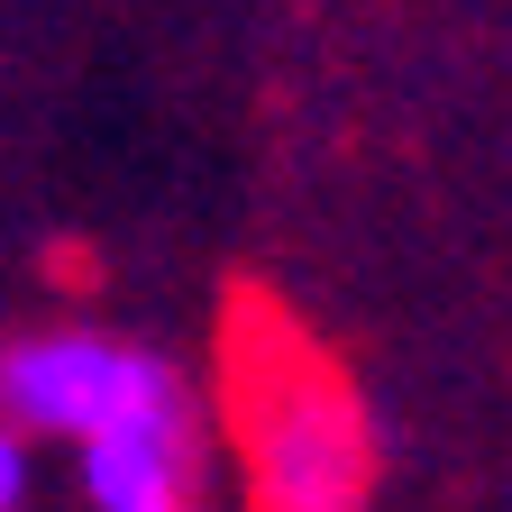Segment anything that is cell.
I'll return each instance as SVG.
<instances>
[{
  "mask_svg": "<svg viewBox=\"0 0 512 512\" xmlns=\"http://www.w3.org/2000/svg\"><path fill=\"white\" fill-rule=\"evenodd\" d=\"M229 430L256 512H366L375 494V430L348 394V375L293 330L238 339L229 366Z\"/></svg>",
  "mask_w": 512,
  "mask_h": 512,
  "instance_id": "cell-1",
  "label": "cell"
},
{
  "mask_svg": "<svg viewBox=\"0 0 512 512\" xmlns=\"http://www.w3.org/2000/svg\"><path fill=\"white\" fill-rule=\"evenodd\" d=\"M74 494L83 512H202V421H192V394L101 430L74 448Z\"/></svg>",
  "mask_w": 512,
  "mask_h": 512,
  "instance_id": "cell-3",
  "label": "cell"
},
{
  "mask_svg": "<svg viewBox=\"0 0 512 512\" xmlns=\"http://www.w3.org/2000/svg\"><path fill=\"white\" fill-rule=\"evenodd\" d=\"M165 403H183V375L147 339L92 330V320H55V330H28L0 348V421L28 439L83 448V439L128 430Z\"/></svg>",
  "mask_w": 512,
  "mask_h": 512,
  "instance_id": "cell-2",
  "label": "cell"
},
{
  "mask_svg": "<svg viewBox=\"0 0 512 512\" xmlns=\"http://www.w3.org/2000/svg\"><path fill=\"white\" fill-rule=\"evenodd\" d=\"M37 503V439L0 421V512H28Z\"/></svg>",
  "mask_w": 512,
  "mask_h": 512,
  "instance_id": "cell-4",
  "label": "cell"
}]
</instances>
